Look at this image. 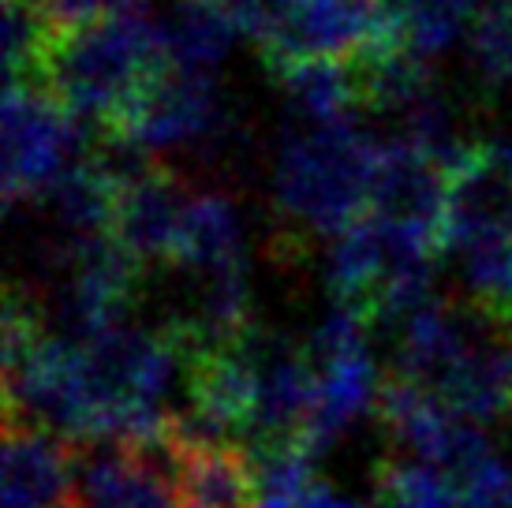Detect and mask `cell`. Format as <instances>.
Returning <instances> with one entry per match:
<instances>
[{
    "label": "cell",
    "instance_id": "cell-5",
    "mask_svg": "<svg viewBox=\"0 0 512 508\" xmlns=\"http://www.w3.org/2000/svg\"><path fill=\"white\" fill-rule=\"evenodd\" d=\"M389 42L400 34L385 0H299L258 49L273 75L296 60H356Z\"/></svg>",
    "mask_w": 512,
    "mask_h": 508
},
{
    "label": "cell",
    "instance_id": "cell-23",
    "mask_svg": "<svg viewBox=\"0 0 512 508\" xmlns=\"http://www.w3.org/2000/svg\"><path fill=\"white\" fill-rule=\"evenodd\" d=\"M303 508H367V505H359L356 497H344L341 490H333L326 482H314V490L307 494Z\"/></svg>",
    "mask_w": 512,
    "mask_h": 508
},
{
    "label": "cell",
    "instance_id": "cell-13",
    "mask_svg": "<svg viewBox=\"0 0 512 508\" xmlns=\"http://www.w3.org/2000/svg\"><path fill=\"white\" fill-rule=\"evenodd\" d=\"M180 508H258L255 460L232 441L187 438L169 423L165 434Z\"/></svg>",
    "mask_w": 512,
    "mask_h": 508
},
{
    "label": "cell",
    "instance_id": "cell-17",
    "mask_svg": "<svg viewBox=\"0 0 512 508\" xmlns=\"http://www.w3.org/2000/svg\"><path fill=\"white\" fill-rule=\"evenodd\" d=\"M460 254H464L468 303L512 329V225L471 240Z\"/></svg>",
    "mask_w": 512,
    "mask_h": 508
},
{
    "label": "cell",
    "instance_id": "cell-9",
    "mask_svg": "<svg viewBox=\"0 0 512 508\" xmlns=\"http://www.w3.org/2000/svg\"><path fill=\"white\" fill-rule=\"evenodd\" d=\"M505 225H512V142H475L449 172L445 251H464Z\"/></svg>",
    "mask_w": 512,
    "mask_h": 508
},
{
    "label": "cell",
    "instance_id": "cell-15",
    "mask_svg": "<svg viewBox=\"0 0 512 508\" xmlns=\"http://www.w3.org/2000/svg\"><path fill=\"white\" fill-rule=\"evenodd\" d=\"M273 79L285 90L292 113L311 127L348 124L359 109L356 71L344 60H296L273 71Z\"/></svg>",
    "mask_w": 512,
    "mask_h": 508
},
{
    "label": "cell",
    "instance_id": "cell-12",
    "mask_svg": "<svg viewBox=\"0 0 512 508\" xmlns=\"http://www.w3.org/2000/svg\"><path fill=\"white\" fill-rule=\"evenodd\" d=\"M318 374L307 352L288 348L281 340L258 344V408L251 423L247 449H277L299 445L303 430L311 423Z\"/></svg>",
    "mask_w": 512,
    "mask_h": 508
},
{
    "label": "cell",
    "instance_id": "cell-2",
    "mask_svg": "<svg viewBox=\"0 0 512 508\" xmlns=\"http://www.w3.org/2000/svg\"><path fill=\"white\" fill-rule=\"evenodd\" d=\"M382 142L363 127H307L281 146L273 172V202L285 236L292 240H337L344 228L367 217L370 184Z\"/></svg>",
    "mask_w": 512,
    "mask_h": 508
},
{
    "label": "cell",
    "instance_id": "cell-21",
    "mask_svg": "<svg viewBox=\"0 0 512 508\" xmlns=\"http://www.w3.org/2000/svg\"><path fill=\"white\" fill-rule=\"evenodd\" d=\"M471 57L486 86L512 90V0H501L479 15L471 30Z\"/></svg>",
    "mask_w": 512,
    "mask_h": 508
},
{
    "label": "cell",
    "instance_id": "cell-20",
    "mask_svg": "<svg viewBox=\"0 0 512 508\" xmlns=\"http://www.w3.org/2000/svg\"><path fill=\"white\" fill-rule=\"evenodd\" d=\"M251 460H255L258 508H303L318 482L311 452L299 445H277V449H255Z\"/></svg>",
    "mask_w": 512,
    "mask_h": 508
},
{
    "label": "cell",
    "instance_id": "cell-19",
    "mask_svg": "<svg viewBox=\"0 0 512 508\" xmlns=\"http://www.w3.org/2000/svg\"><path fill=\"white\" fill-rule=\"evenodd\" d=\"M378 497L385 508H464L445 471L408 456H389L378 464Z\"/></svg>",
    "mask_w": 512,
    "mask_h": 508
},
{
    "label": "cell",
    "instance_id": "cell-10",
    "mask_svg": "<svg viewBox=\"0 0 512 508\" xmlns=\"http://www.w3.org/2000/svg\"><path fill=\"white\" fill-rule=\"evenodd\" d=\"M445 202H449V169L404 139L382 142L370 213L389 225H408L430 232L445 247Z\"/></svg>",
    "mask_w": 512,
    "mask_h": 508
},
{
    "label": "cell",
    "instance_id": "cell-24",
    "mask_svg": "<svg viewBox=\"0 0 512 508\" xmlns=\"http://www.w3.org/2000/svg\"><path fill=\"white\" fill-rule=\"evenodd\" d=\"M60 508H83V505H79V501H68V505H60Z\"/></svg>",
    "mask_w": 512,
    "mask_h": 508
},
{
    "label": "cell",
    "instance_id": "cell-8",
    "mask_svg": "<svg viewBox=\"0 0 512 508\" xmlns=\"http://www.w3.org/2000/svg\"><path fill=\"white\" fill-rule=\"evenodd\" d=\"M195 191L176 169L150 165L120 191L113 236L139 266H176Z\"/></svg>",
    "mask_w": 512,
    "mask_h": 508
},
{
    "label": "cell",
    "instance_id": "cell-4",
    "mask_svg": "<svg viewBox=\"0 0 512 508\" xmlns=\"http://www.w3.org/2000/svg\"><path fill=\"white\" fill-rule=\"evenodd\" d=\"M307 359L318 374V396H314L311 423L299 438V449L318 456V452L333 449V441L341 438L363 411L378 408L382 381L367 355V322L341 307L314 329Z\"/></svg>",
    "mask_w": 512,
    "mask_h": 508
},
{
    "label": "cell",
    "instance_id": "cell-1",
    "mask_svg": "<svg viewBox=\"0 0 512 508\" xmlns=\"http://www.w3.org/2000/svg\"><path fill=\"white\" fill-rule=\"evenodd\" d=\"M165 68L169 57L157 23L139 12L105 15L60 34L38 86H45L86 131L109 139Z\"/></svg>",
    "mask_w": 512,
    "mask_h": 508
},
{
    "label": "cell",
    "instance_id": "cell-7",
    "mask_svg": "<svg viewBox=\"0 0 512 508\" xmlns=\"http://www.w3.org/2000/svg\"><path fill=\"white\" fill-rule=\"evenodd\" d=\"M221 127H225V109H221L214 79L165 68L109 139L154 154L169 146L217 142Z\"/></svg>",
    "mask_w": 512,
    "mask_h": 508
},
{
    "label": "cell",
    "instance_id": "cell-18",
    "mask_svg": "<svg viewBox=\"0 0 512 508\" xmlns=\"http://www.w3.org/2000/svg\"><path fill=\"white\" fill-rule=\"evenodd\" d=\"M471 0H397L400 45L423 60H434L460 38L464 19H468Z\"/></svg>",
    "mask_w": 512,
    "mask_h": 508
},
{
    "label": "cell",
    "instance_id": "cell-16",
    "mask_svg": "<svg viewBox=\"0 0 512 508\" xmlns=\"http://www.w3.org/2000/svg\"><path fill=\"white\" fill-rule=\"evenodd\" d=\"M157 30H161L169 68L187 71V75H210L225 60L232 34H236V27L206 0H180L157 23Z\"/></svg>",
    "mask_w": 512,
    "mask_h": 508
},
{
    "label": "cell",
    "instance_id": "cell-22",
    "mask_svg": "<svg viewBox=\"0 0 512 508\" xmlns=\"http://www.w3.org/2000/svg\"><path fill=\"white\" fill-rule=\"evenodd\" d=\"M206 4L217 8L236 30L251 34L255 42H262V34L270 30V8H266V0H206Z\"/></svg>",
    "mask_w": 512,
    "mask_h": 508
},
{
    "label": "cell",
    "instance_id": "cell-6",
    "mask_svg": "<svg viewBox=\"0 0 512 508\" xmlns=\"http://www.w3.org/2000/svg\"><path fill=\"white\" fill-rule=\"evenodd\" d=\"M378 415H382L389 438L408 452V460L430 464L456 479L460 471H468L479 456L490 452L483 430L468 419H460L449 411L438 396L419 389L415 381L389 374L378 393Z\"/></svg>",
    "mask_w": 512,
    "mask_h": 508
},
{
    "label": "cell",
    "instance_id": "cell-14",
    "mask_svg": "<svg viewBox=\"0 0 512 508\" xmlns=\"http://www.w3.org/2000/svg\"><path fill=\"white\" fill-rule=\"evenodd\" d=\"M176 266L191 273V281L199 277H217V273H232V269H247L243 262V228L240 217L232 210V202L217 191L195 195L191 213H187L184 240Z\"/></svg>",
    "mask_w": 512,
    "mask_h": 508
},
{
    "label": "cell",
    "instance_id": "cell-3",
    "mask_svg": "<svg viewBox=\"0 0 512 508\" xmlns=\"http://www.w3.org/2000/svg\"><path fill=\"white\" fill-rule=\"evenodd\" d=\"M86 127L38 83H8L4 98V202H38L83 161Z\"/></svg>",
    "mask_w": 512,
    "mask_h": 508
},
{
    "label": "cell",
    "instance_id": "cell-11",
    "mask_svg": "<svg viewBox=\"0 0 512 508\" xmlns=\"http://www.w3.org/2000/svg\"><path fill=\"white\" fill-rule=\"evenodd\" d=\"M79 479V445L53 430L4 419V508L68 505Z\"/></svg>",
    "mask_w": 512,
    "mask_h": 508
}]
</instances>
